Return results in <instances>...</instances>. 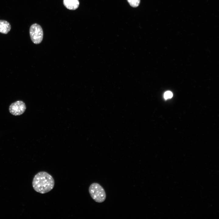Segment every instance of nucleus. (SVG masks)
<instances>
[{"mask_svg": "<svg viewBox=\"0 0 219 219\" xmlns=\"http://www.w3.org/2000/svg\"><path fill=\"white\" fill-rule=\"evenodd\" d=\"M54 185L53 178L48 173L44 171L40 172L37 173L34 176L32 182L34 190L41 194L50 191Z\"/></svg>", "mask_w": 219, "mask_h": 219, "instance_id": "obj_1", "label": "nucleus"}, {"mask_svg": "<svg viewBox=\"0 0 219 219\" xmlns=\"http://www.w3.org/2000/svg\"><path fill=\"white\" fill-rule=\"evenodd\" d=\"M89 191L92 198L96 202L102 203L106 199V195L104 189L97 183H92L89 187Z\"/></svg>", "mask_w": 219, "mask_h": 219, "instance_id": "obj_2", "label": "nucleus"}, {"mask_svg": "<svg viewBox=\"0 0 219 219\" xmlns=\"http://www.w3.org/2000/svg\"><path fill=\"white\" fill-rule=\"evenodd\" d=\"M130 5L133 7H136L139 5L140 0H127Z\"/></svg>", "mask_w": 219, "mask_h": 219, "instance_id": "obj_7", "label": "nucleus"}, {"mask_svg": "<svg viewBox=\"0 0 219 219\" xmlns=\"http://www.w3.org/2000/svg\"><path fill=\"white\" fill-rule=\"evenodd\" d=\"M26 109L25 103L22 101H17L12 103L9 108L10 113L14 116H19L24 113Z\"/></svg>", "mask_w": 219, "mask_h": 219, "instance_id": "obj_4", "label": "nucleus"}, {"mask_svg": "<svg viewBox=\"0 0 219 219\" xmlns=\"http://www.w3.org/2000/svg\"><path fill=\"white\" fill-rule=\"evenodd\" d=\"M173 96V94L172 92L170 91L166 92L164 94V98L167 99L171 98Z\"/></svg>", "mask_w": 219, "mask_h": 219, "instance_id": "obj_8", "label": "nucleus"}, {"mask_svg": "<svg viewBox=\"0 0 219 219\" xmlns=\"http://www.w3.org/2000/svg\"><path fill=\"white\" fill-rule=\"evenodd\" d=\"M11 26L6 20H0V33L4 34H7L10 30Z\"/></svg>", "mask_w": 219, "mask_h": 219, "instance_id": "obj_6", "label": "nucleus"}, {"mask_svg": "<svg viewBox=\"0 0 219 219\" xmlns=\"http://www.w3.org/2000/svg\"><path fill=\"white\" fill-rule=\"evenodd\" d=\"M29 31L32 42L35 44L41 43L43 38V31L41 26L37 23L33 24L31 26Z\"/></svg>", "mask_w": 219, "mask_h": 219, "instance_id": "obj_3", "label": "nucleus"}, {"mask_svg": "<svg viewBox=\"0 0 219 219\" xmlns=\"http://www.w3.org/2000/svg\"><path fill=\"white\" fill-rule=\"evenodd\" d=\"M63 4L67 9L75 10L78 8L79 2L78 0H63Z\"/></svg>", "mask_w": 219, "mask_h": 219, "instance_id": "obj_5", "label": "nucleus"}]
</instances>
